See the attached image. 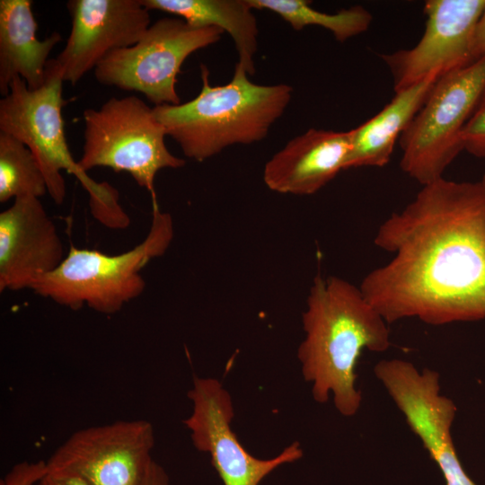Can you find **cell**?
<instances>
[{"instance_id":"3957f363","label":"cell","mask_w":485,"mask_h":485,"mask_svg":"<svg viewBox=\"0 0 485 485\" xmlns=\"http://www.w3.org/2000/svg\"><path fill=\"white\" fill-rule=\"evenodd\" d=\"M206 66H200L202 87L192 100L177 105L154 106L155 119L183 154L205 161L234 145L261 141L283 115L292 99L286 84L261 85L236 63L224 85L212 86Z\"/></svg>"},{"instance_id":"d4e9b609","label":"cell","mask_w":485,"mask_h":485,"mask_svg":"<svg viewBox=\"0 0 485 485\" xmlns=\"http://www.w3.org/2000/svg\"><path fill=\"white\" fill-rule=\"evenodd\" d=\"M141 485H171L164 468L154 460L151 463Z\"/></svg>"},{"instance_id":"7402d4cb","label":"cell","mask_w":485,"mask_h":485,"mask_svg":"<svg viewBox=\"0 0 485 485\" xmlns=\"http://www.w3.org/2000/svg\"><path fill=\"white\" fill-rule=\"evenodd\" d=\"M46 472V461L21 462L11 468L0 485H36Z\"/></svg>"},{"instance_id":"4fadbf2b","label":"cell","mask_w":485,"mask_h":485,"mask_svg":"<svg viewBox=\"0 0 485 485\" xmlns=\"http://www.w3.org/2000/svg\"><path fill=\"white\" fill-rule=\"evenodd\" d=\"M66 7L71 31L50 62L72 85L111 51L136 44L151 25L142 0H70Z\"/></svg>"},{"instance_id":"5b68a950","label":"cell","mask_w":485,"mask_h":485,"mask_svg":"<svg viewBox=\"0 0 485 485\" xmlns=\"http://www.w3.org/2000/svg\"><path fill=\"white\" fill-rule=\"evenodd\" d=\"M173 233L172 216L161 211L153 199L150 229L137 246L109 255L71 245L62 263L39 278L31 290L73 310L87 306L102 314H114L143 294L146 281L141 271L166 252Z\"/></svg>"},{"instance_id":"7c38bea8","label":"cell","mask_w":485,"mask_h":485,"mask_svg":"<svg viewBox=\"0 0 485 485\" xmlns=\"http://www.w3.org/2000/svg\"><path fill=\"white\" fill-rule=\"evenodd\" d=\"M485 0H428L425 3V31L411 48L382 54L389 67L394 92L440 77L473 63L472 40Z\"/></svg>"},{"instance_id":"30bf717a","label":"cell","mask_w":485,"mask_h":485,"mask_svg":"<svg viewBox=\"0 0 485 485\" xmlns=\"http://www.w3.org/2000/svg\"><path fill=\"white\" fill-rule=\"evenodd\" d=\"M374 372L439 467L445 485H476L463 470L454 448L451 428L457 409L441 393L439 373L429 368L419 370L401 358L381 360Z\"/></svg>"},{"instance_id":"cb8c5ba5","label":"cell","mask_w":485,"mask_h":485,"mask_svg":"<svg viewBox=\"0 0 485 485\" xmlns=\"http://www.w3.org/2000/svg\"><path fill=\"white\" fill-rule=\"evenodd\" d=\"M36 485H90L84 479L64 472H48L38 481Z\"/></svg>"},{"instance_id":"44dd1931","label":"cell","mask_w":485,"mask_h":485,"mask_svg":"<svg viewBox=\"0 0 485 485\" xmlns=\"http://www.w3.org/2000/svg\"><path fill=\"white\" fill-rule=\"evenodd\" d=\"M463 150L485 158V93L468 119L461 136Z\"/></svg>"},{"instance_id":"277c9868","label":"cell","mask_w":485,"mask_h":485,"mask_svg":"<svg viewBox=\"0 0 485 485\" xmlns=\"http://www.w3.org/2000/svg\"><path fill=\"white\" fill-rule=\"evenodd\" d=\"M63 79L48 61L46 79L41 87L30 90L15 76L9 93L0 101V131L22 142L36 157L43 172L48 194L61 205L66 198V181L62 171L73 174L89 195L93 217L103 225L119 229L129 219L119 203L118 190L108 182H96L78 166L69 150L65 134L62 108Z\"/></svg>"},{"instance_id":"484cf974","label":"cell","mask_w":485,"mask_h":485,"mask_svg":"<svg viewBox=\"0 0 485 485\" xmlns=\"http://www.w3.org/2000/svg\"><path fill=\"white\" fill-rule=\"evenodd\" d=\"M481 181H482V183H483L484 186H485V173L483 174V176H482V178H481Z\"/></svg>"},{"instance_id":"5bb4252c","label":"cell","mask_w":485,"mask_h":485,"mask_svg":"<svg viewBox=\"0 0 485 485\" xmlns=\"http://www.w3.org/2000/svg\"><path fill=\"white\" fill-rule=\"evenodd\" d=\"M57 226L40 199L18 198L0 213V291L31 289L66 258Z\"/></svg>"},{"instance_id":"6da1fadb","label":"cell","mask_w":485,"mask_h":485,"mask_svg":"<svg viewBox=\"0 0 485 485\" xmlns=\"http://www.w3.org/2000/svg\"><path fill=\"white\" fill-rule=\"evenodd\" d=\"M374 243L392 254L359 287L390 324L485 319V186L444 177L423 185L378 227Z\"/></svg>"},{"instance_id":"9a60e30c","label":"cell","mask_w":485,"mask_h":485,"mask_svg":"<svg viewBox=\"0 0 485 485\" xmlns=\"http://www.w3.org/2000/svg\"><path fill=\"white\" fill-rule=\"evenodd\" d=\"M350 149V130L310 128L266 163L263 181L278 193L314 194L345 170Z\"/></svg>"},{"instance_id":"ba28073f","label":"cell","mask_w":485,"mask_h":485,"mask_svg":"<svg viewBox=\"0 0 485 485\" xmlns=\"http://www.w3.org/2000/svg\"><path fill=\"white\" fill-rule=\"evenodd\" d=\"M224 31L198 28L177 16L151 24L134 45L109 53L94 68L101 84L143 93L154 106L181 103L177 75L186 58L216 43Z\"/></svg>"},{"instance_id":"ffe728a7","label":"cell","mask_w":485,"mask_h":485,"mask_svg":"<svg viewBox=\"0 0 485 485\" xmlns=\"http://www.w3.org/2000/svg\"><path fill=\"white\" fill-rule=\"evenodd\" d=\"M47 183L36 157L20 140L0 131V202L23 197L40 198Z\"/></svg>"},{"instance_id":"8fae6325","label":"cell","mask_w":485,"mask_h":485,"mask_svg":"<svg viewBox=\"0 0 485 485\" xmlns=\"http://www.w3.org/2000/svg\"><path fill=\"white\" fill-rule=\"evenodd\" d=\"M192 411L183 424L197 450L207 453L224 485H260L279 466L303 456L299 442L270 459L251 455L231 428L234 410L229 392L216 378L195 377L188 393Z\"/></svg>"},{"instance_id":"52a82bcc","label":"cell","mask_w":485,"mask_h":485,"mask_svg":"<svg viewBox=\"0 0 485 485\" xmlns=\"http://www.w3.org/2000/svg\"><path fill=\"white\" fill-rule=\"evenodd\" d=\"M484 93L485 57L440 77L399 138L402 172L422 186L443 178Z\"/></svg>"},{"instance_id":"ac0fdd59","label":"cell","mask_w":485,"mask_h":485,"mask_svg":"<svg viewBox=\"0 0 485 485\" xmlns=\"http://www.w3.org/2000/svg\"><path fill=\"white\" fill-rule=\"evenodd\" d=\"M149 11H160L193 27H216L227 32L238 53V64L249 75L255 73L259 27L247 0H142Z\"/></svg>"},{"instance_id":"603a6c76","label":"cell","mask_w":485,"mask_h":485,"mask_svg":"<svg viewBox=\"0 0 485 485\" xmlns=\"http://www.w3.org/2000/svg\"><path fill=\"white\" fill-rule=\"evenodd\" d=\"M485 57V6L474 26L472 40V60Z\"/></svg>"},{"instance_id":"8992f818","label":"cell","mask_w":485,"mask_h":485,"mask_svg":"<svg viewBox=\"0 0 485 485\" xmlns=\"http://www.w3.org/2000/svg\"><path fill=\"white\" fill-rule=\"evenodd\" d=\"M83 118L84 142L77 163L85 172L95 167L128 172L155 199L157 172L185 165L167 148L166 130L153 108L137 96L111 97L97 110H84Z\"/></svg>"},{"instance_id":"e0dca14e","label":"cell","mask_w":485,"mask_h":485,"mask_svg":"<svg viewBox=\"0 0 485 485\" xmlns=\"http://www.w3.org/2000/svg\"><path fill=\"white\" fill-rule=\"evenodd\" d=\"M437 80L430 77L396 92L392 101L376 115L351 129V149L345 170L387 164L396 140L421 108Z\"/></svg>"},{"instance_id":"7a4b0ae2","label":"cell","mask_w":485,"mask_h":485,"mask_svg":"<svg viewBox=\"0 0 485 485\" xmlns=\"http://www.w3.org/2000/svg\"><path fill=\"white\" fill-rule=\"evenodd\" d=\"M304 339L297 357L315 401L332 395L336 410L352 417L360 409L356 367L362 351H386L389 323L356 287L339 277L313 278L303 313Z\"/></svg>"},{"instance_id":"d6986e66","label":"cell","mask_w":485,"mask_h":485,"mask_svg":"<svg viewBox=\"0 0 485 485\" xmlns=\"http://www.w3.org/2000/svg\"><path fill=\"white\" fill-rule=\"evenodd\" d=\"M258 10H268L278 16L295 31L307 26H319L330 31L335 40H347L366 31L372 22V14L361 5L328 13L311 7L306 0H247Z\"/></svg>"},{"instance_id":"9c48e42d","label":"cell","mask_w":485,"mask_h":485,"mask_svg":"<svg viewBox=\"0 0 485 485\" xmlns=\"http://www.w3.org/2000/svg\"><path fill=\"white\" fill-rule=\"evenodd\" d=\"M154 446V427L145 419L88 427L55 450L47 470L76 475L90 485H141Z\"/></svg>"},{"instance_id":"2e32d148","label":"cell","mask_w":485,"mask_h":485,"mask_svg":"<svg viewBox=\"0 0 485 485\" xmlns=\"http://www.w3.org/2000/svg\"><path fill=\"white\" fill-rule=\"evenodd\" d=\"M31 0H0V93H9L15 76L30 90L39 89L46 79L48 57L62 37L52 32L43 40L36 37L38 23Z\"/></svg>"}]
</instances>
